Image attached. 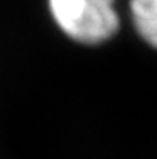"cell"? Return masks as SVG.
<instances>
[{
  "label": "cell",
  "mask_w": 157,
  "mask_h": 159,
  "mask_svg": "<svg viewBox=\"0 0 157 159\" xmlns=\"http://www.w3.org/2000/svg\"><path fill=\"white\" fill-rule=\"evenodd\" d=\"M46 14L66 43L89 51L113 44L123 27L118 0H46Z\"/></svg>",
  "instance_id": "1"
},
{
  "label": "cell",
  "mask_w": 157,
  "mask_h": 159,
  "mask_svg": "<svg viewBox=\"0 0 157 159\" xmlns=\"http://www.w3.org/2000/svg\"><path fill=\"white\" fill-rule=\"evenodd\" d=\"M127 17L137 41L157 54V0H129Z\"/></svg>",
  "instance_id": "2"
}]
</instances>
